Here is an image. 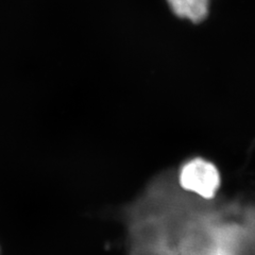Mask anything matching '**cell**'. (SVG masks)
Instances as JSON below:
<instances>
[{"label": "cell", "instance_id": "1", "mask_svg": "<svg viewBox=\"0 0 255 255\" xmlns=\"http://www.w3.org/2000/svg\"><path fill=\"white\" fill-rule=\"evenodd\" d=\"M129 255H254V205L244 196L212 200L159 172L121 211Z\"/></svg>", "mask_w": 255, "mask_h": 255}, {"label": "cell", "instance_id": "2", "mask_svg": "<svg viewBox=\"0 0 255 255\" xmlns=\"http://www.w3.org/2000/svg\"><path fill=\"white\" fill-rule=\"evenodd\" d=\"M177 172L179 186L198 197L212 200L218 196L221 175L217 166L201 156H193L182 162Z\"/></svg>", "mask_w": 255, "mask_h": 255}, {"label": "cell", "instance_id": "3", "mask_svg": "<svg viewBox=\"0 0 255 255\" xmlns=\"http://www.w3.org/2000/svg\"><path fill=\"white\" fill-rule=\"evenodd\" d=\"M172 12L181 18L201 22L209 14L210 0H167Z\"/></svg>", "mask_w": 255, "mask_h": 255}]
</instances>
